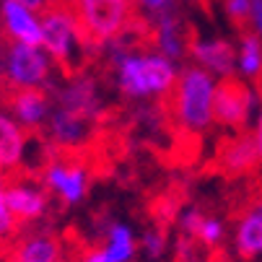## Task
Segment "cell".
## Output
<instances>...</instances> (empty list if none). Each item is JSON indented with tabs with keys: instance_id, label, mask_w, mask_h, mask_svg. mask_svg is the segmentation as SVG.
I'll list each match as a JSON object with an SVG mask.
<instances>
[{
	"instance_id": "obj_1",
	"label": "cell",
	"mask_w": 262,
	"mask_h": 262,
	"mask_svg": "<svg viewBox=\"0 0 262 262\" xmlns=\"http://www.w3.org/2000/svg\"><path fill=\"white\" fill-rule=\"evenodd\" d=\"M117 73V86L130 99H164L171 94L179 68L156 50L143 52L130 47L117 60H112Z\"/></svg>"
},
{
	"instance_id": "obj_2",
	"label": "cell",
	"mask_w": 262,
	"mask_h": 262,
	"mask_svg": "<svg viewBox=\"0 0 262 262\" xmlns=\"http://www.w3.org/2000/svg\"><path fill=\"white\" fill-rule=\"evenodd\" d=\"M218 78L198 65L179 70L177 83L169 94V109L177 125L187 133H205L213 125V99Z\"/></svg>"
},
{
	"instance_id": "obj_3",
	"label": "cell",
	"mask_w": 262,
	"mask_h": 262,
	"mask_svg": "<svg viewBox=\"0 0 262 262\" xmlns=\"http://www.w3.org/2000/svg\"><path fill=\"white\" fill-rule=\"evenodd\" d=\"M39 47L50 55V60L65 73H78L89 60V50L94 47L83 34L76 13L70 6H50L42 16V42Z\"/></svg>"
},
{
	"instance_id": "obj_4",
	"label": "cell",
	"mask_w": 262,
	"mask_h": 262,
	"mask_svg": "<svg viewBox=\"0 0 262 262\" xmlns=\"http://www.w3.org/2000/svg\"><path fill=\"white\" fill-rule=\"evenodd\" d=\"M70 8L91 45H104L125 34L133 21L130 0H70Z\"/></svg>"
},
{
	"instance_id": "obj_5",
	"label": "cell",
	"mask_w": 262,
	"mask_h": 262,
	"mask_svg": "<svg viewBox=\"0 0 262 262\" xmlns=\"http://www.w3.org/2000/svg\"><path fill=\"white\" fill-rule=\"evenodd\" d=\"M55 62L42 47L34 45H8L3 52V78L11 89H47Z\"/></svg>"
},
{
	"instance_id": "obj_6",
	"label": "cell",
	"mask_w": 262,
	"mask_h": 262,
	"mask_svg": "<svg viewBox=\"0 0 262 262\" xmlns=\"http://www.w3.org/2000/svg\"><path fill=\"white\" fill-rule=\"evenodd\" d=\"M259 106V91L252 89L247 81L223 78L215 86L213 99V125L229 127V130H244Z\"/></svg>"
},
{
	"instance_id": "obj_7",
	"label": "cell",
	"mask_w": 262,
	"mask_h": 262,
	"mask_svg": "<svg viewBox=\"0 0 262 262\" xmlns=\"http://www.w3.org/2000/svg\"><path fill=\"white\" fill-rule=\"evenodd\" d=\"M42 187L47 192L57 195L62 205H78L86 200L89 187H91V174L83 164L78 161H50L42 169Z\"/></svg>"
},
{
	"instance_id": "obj_8",
	"label": "cell",
	"mask_w": 262,
	"mask_h": 262,
	"mask_svg": "<svg viewBox=\"0 0 262 262\" xmlns=\"http://www.w3.org/2000/svg\"><path fill=\"white\" fill-rule=\"evenodd\" d=\"M55 101L60 109H68L73 115H78L89 122L99 120L104 112V96L96 83V78L86 76V73H70V78L57 89Z\"/></svg>"
},
{
	"instance_id": "obj_9",
	"label": "cell",
	"mask_w": 262,
	"mask_h": 262,
	"mask_svg": "<svg viewBox=\"0 0 262 262\" xmlns=\"http://www.w3.org/2000/svg\"><path fill=\"white\" fill-rule=\"evenodd\" d=\"M190 57L198 68L208 70L213 78H234L236 73V47L218 36H198L190 42Z\"/></svg>"
},
{
	"instance_id": "obj_10",
	"label": "cell",
	"mask_w": 262,
	"mask_h": 262,
	"mask_svg": "<svg viewBox=\"0 0 262 262\" xmlns=\"http://www.w3.org/2000/svg\"><path fill=\"white\" fill-rule=\"evenodd\" d=\"M0 24H3L6 36L13 45H34L42 42V16L21 6L18 0H3L0 6Z\"/></svg>"
},
{
	"instance_id": "obj_11",
	"label": "cell",
	"mask_w": 262,
	"mask_h": 262,
	"mask_svg": "<svg viewBox=\"0 0 262 262\" xmlns=\"http://www.w3.org/2000/svg\"><path fill=\"white\" fill-rule=\"evenodd\" d=\"M45 130L52 145L62 148V151H78V148H83L91 140V122L60 106L52 109Z\"/></svg>"
},
{
	"instance_id": "obj_12",
	"label": "cell",
	"mask_w": 262,
	"mask_h": 262,
	"mask_svg": "<svg viewBox=\"0 0 262 262\" xmlns=\"http://www.w3.org/2000/svg\"><path fill=\"white\" fill-rule=\"evenodd\" d=\"M52 99L47 96L45 89H26V91H16L11 96V117L29 133V130H42L52 115Z\"/></svg>"
},
{
	"instance_id": "obj_13",
	"label": "cell",
	"mask_w": 262,
	"mask_h": 262,
	"mask_svg": "<svg viewBox=\"0 0 262 262\" xmlns=\"http://www.w3.org/2000/svg\"><path fill=\"white\" fill-rule=\"evenodd\" d=\"M6 203L16 221H39L50 210V195L45 187L34 182H11L6 184Z\"/></svg>"
},
{
	"instance_id": "obj_14",
	"label": "cell",
	"mask_w": 262,
	"mask_h": 262,
	"mask_svg": "<svg viewBox=\"0 0 262 262\" xmlns=\"http://www.w3.org/2000/svg\"><path fill=\"white\" fill-rule=\"evenodd\" d=\"M29 154V135L11 117L8 109H0V174L24 166Z\"/></svg>"
},
{
	"instance_id": "obj_15",
	"label": "cell",
	"mask_w": 262,
	"mask_h": 262,
	"mask_svg": "<svg viewBox=\"0 0 262 262\" xmlns=\"http://www.w3.org/2000/svg\"><path fill=\"white\" fill-rule=\"evenodd\" d=\"M154 50L169 57L171 62H179L190 50V39L184 34V26L174 13H164L154 18Z\"/></svg>"
},
{
	"instance_id": "obj_16",
	"label": "cell",
	"mask_w": 262,
	"mask_h": 262,
	"mask_svg": "<svg viewBox=\"0 0 262 262\" xmlns=\"http://www.w3.org/2000/svg\"><path fill=\"white\" fill-rule=\"evenodd\" d=\"M234 249L244 259L262 257V213L257 205L247 208L234 229Z\"/></svg>"
},
{
	"instance_id": "obj_17",
	"label": "cell",
	"mask_w": 262,
	"mask_h": 262,
	"mask_svg": "<svg viewBox=\"0 0 262 262\" xmlns=\"http://www.w3.org/2000/svg\"><path fill=\"white\" fill-rule=\"evenodd\" d=\"M13 262H62V242L47 231L29 234L16 244Z\"/></svg>"
},
{
	"instance_id": "obj_18",
	"label": "cell",
	"mask_w": 262,
	"mask_h": 262,
	"mask_svg": "<svg viewBox=\"0 0 262 262\" xmlns=\"http://www.w3.org/2000/svg\"><path fill=\"white\" fill-rule=\"evenodd\" d=\"M218 161H221V169L226 174H247V171H252L259 164L254 138H249V135L231 138L226 145L221 148Z\"/></svg>"
},
{
	"instance_id": "obj_19",
	"label": "cell",
	"mask_w": 262,
	"mask_h": 262,
	"mask_svg": "<svg viewBox=\"0 0 262 262\" xmlns=\"http://www.w3.org/2000/svg\"><path fill=\"white\" fill-rule=\"evenodd\" d=\"M101 249L109 257V262H133V257L138 252V242H135L133 229L122 221H112L106 226Z\"/></svg>"
},
{
	"instance_id": "obj_20",
	"label": "cell",
	"mask_w": 262,
	"mask_h": 262,
	"mask_svg": "<svg viewBox=\"0 0 262 262\" xmlns=\"http://www.w3.org/2000/svg\"><path fill=\"white\" fill-rule=\"evenodd\" d=\"M236 73L244 81H257L262 76V39L257 34H244L236 50Z\"/></svg>"
},
{
	"instance_id": "obj_21",
	"label": "cell",
	"mask_w": 262,
	"mask_h": 262,
	"mask_svg": "<svg viewBox=\"0 0 262 262\" xmlns=\"http://www.w3.org/2000/svg\"><path fill=\"white\" fill-rule=\"evenodd\" d=\"M226 239V226L218 215H205L203 223H200V231H198V242L205 247V249H215L223 244Z\"/></svg>"
},
{
	"instance_id": "obj_22",
	"label": "cell",
	"mask_w": 262,
	"mask_h": 262,
	"mask_svg": "<svg viewBox=\"0 0 262 262\" xmlns=\"http://www.w3.org/2000/svg\"><path fill=\"white\" fill-rule=\"evenodd\" d=\"M203 218H205V213H203L200 208H184V210H179L177 226H179L182 236H184V239H198V231H200Z\"/></svg>"
},
{
	"instance_id": "obj_23",
	"label": "cell",
	"mask_w": 262,
	"mask_h": 262,
	"mask_svg": "<svg viewBox=\"0 0 262 262\" xmlns=\"http://www.w3.org/2000/svg\"><path fill=\"white\" fill-rule=\"evenodd\" d=\"M138 247L148 254V257H161L164 252H166V234H164V229H159V226H154V229H145L143 231V236H140V242H138Z\"/></svg>"
},
{
	"instance_id": "obj_24",
	"label": "cell",
	"mask_w": 262,
	"mask_h": 262,
	"mask_svg": "<svg viewBox=\"0 0 262 262\" xmlns=\"http://www.w3.org/2000/svg\"><path fill=\"white\" fill-rule=\"evenodd\" d=\"M16 226H18V221L13 218L8 203H6V182L0 179V244H6L13 239L16 234Z\"/></svg>"
},
{
	"instance_id": "obj_25",
	"label": "cell",
	"mask_w": 262,
	"mask_h": 262,
	"mask_svg": "<svg viewBox=\"0 0 262 262\" xmlns=\"http://www.w3.org/2000/svg\"><path fill=\"white\" fill-rule=\"evenodd\" d=\"M154 215H156L159 223H171V221H177V215H179V200H174V198H161V200H156V203H154Z\"/></svg>"
},
{
	"instance_id": "obj_26",
	"label": "cell",
	"mask_w": 262,
	"mask_h": 262,
	"mask_svg": "<svg viewBox=\"0 0 262 262\" xmlns=\"http://www.w3.org/2000/svg\"><path fill=\"white\" fill-rule=\"evenodd\" d=\"M140 8L151 16V18H159L164 13H174V6H177V0H138Z\"/></svg>"
},
{
	"instance_id": "obj_27",
	"label": "cell",
	"mask_w": 262,
	"mask_h": 262,
	"mask_svg": "<svg viewBox=\"0 0 262 262\" xmlns=\"http://www.w3.org/2000/svg\"><path fill=\"white\" fill-rule=\"evenodd\" d=\"M223 8H226V16L236 24L247 21L249 18V8H252V0H226L223 3Z\"/></svg>"
},
{
	"instance_id": "obj_28",
	"label": "cell",
	"mask_w": 262,
	"mask_h": 262,
	"mask_svg": "<svg viewBox=\"0 0 262 262\" xmlns=\"http://www.w3.org/2000/svg\"><path fill=\"white\" fill-rule=\"evenodd\" d=\"M249 26H252V34H257L262 39V0H252V8H249Z\"/></svg>"
},
{
	"instance_id": "obj_29",
	"label": "cell",
	"mask_w": 262,
	"mask_h": 262,
	"mask_svg": "<svg viewBox=\"0 0 262 262\" xmlns=\"http://www.w3.org/2000/svg\"><path fill=\"white\" fill-rule=\"evenodd\" d=\"M254 145H257V156L262 161V94H259V106L254 115Z\"/></svg>"
},
{
	"instance_id": "obj_30",
	"label": "cell",
	"mask_w": 262,
	"mask_h": 262,
	"mask_svg": "<svg viewBox=\"0 0 262 262\" xmlns=\"http://www.w3.org/2000/svg\"><path fill=\"white\" fill-rule=\"evenodd\" d=\"M78 262H109V257L104 254L101 247H89L86 252H81Z\"/></svg>"
},
{
	"instance_id": "obj_31",
	"label": "cell",
	"mask_w": 262,
	"mask_h": 262,
	"mask_svg": "<svg viewBox=\"0 0 262 262\" xmlns=\"http://www.w3.org/2000/svg\"><path fill=\"white\" fill-rule=\"evenodd\" d=\"M21 6H26V8H31V11H36V13H45L55 0H18Z\"/></svg>"
},
{
	"instance_id": "obj_32",
	"label": "cell",
	"mask_w": 262,
	"mask_h": 262,
	"mask_svg": "<svg viewBox=\"0 0 262 262\" xmlns=\"http://www.w3.org/2000/svg\"><path fill=\"white\" fill-rule=\"evenodd\" d=\"M254 205H257V208H259V213H262V200H259V203H254Z\"/></svg>"
}]
</instances>
